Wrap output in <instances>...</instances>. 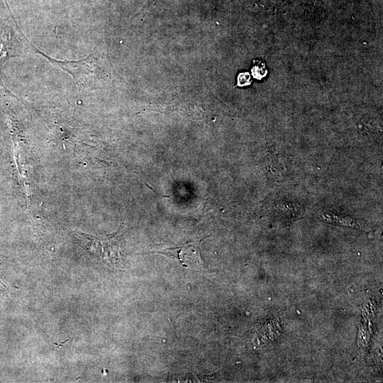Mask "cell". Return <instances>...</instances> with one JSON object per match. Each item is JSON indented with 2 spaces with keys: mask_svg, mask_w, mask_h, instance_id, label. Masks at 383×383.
Returning a JSON list of instances; mask_svg holds the SVG:
<instances>
[{
  "mask_svg": "<svg viewBox=\"0 0 383 383\" xmlns=\"http://www.w3.org/2000/svg\"><path fill=\"white\" fill-rule=\"evenodd\" d=\"M199 245L197 243H189L157 252L177 259L184 267L197 269L202 265Z\"/></svg>",
  "mask_w": 383,
  "mask_h": 383,
  "instance_id": "3",
  "label": "cell"
},
{
  "mask_svg": "<svg viewBox=\"0 0 383 383\" xmlns=\"http://www.w3.org/2000/svg\"><path fill=\"white\" fill-rule=\"evenodd\" d=\"M46 57L53 64L59 65L62 69L68 72L79 87H89L91 81L94 79V82L98 75L96 58L94 52L85 59L77 61H58Z\"/></svg>",
  "mask_w": 383,
  "mask_h": 383,
  "instance_id": "2",
  "label": "cell"
},
{
  "mask_svg": "<svg viewBox=\"0 0 383 383\" xmlns=\"http://www.w3.org/2000/svg\"><path fill=\"white\" fill-rule=\"evenodd\" d=\"M79 245L91 255L105 264L117 266L119 259L118 232L108 235H93L82 232H73Z\"/></svg>",
  "mask_w": 383,
  "mask_h": 383,
  "instance_id": "1",
  "label": "cell"
},
{
  "mask_svg": "<svg viewBox=\"0 0 383 383\" xmlns=\"http://www.w3.org/2000/svg\"><path fill=\"white\" fill-rule=\"evenodd\" d=\"M251 82L250 75L248 72H241L238 76V85L243 87L250 84Z\"/></svg>",
  "mask_w": 383,
  "mask_h": 383,
  "instance_id": "5",
  "label": "cell"
},
{
  "mask_svg": "<svg viewBox=\"0 0 383 383\" xmlns=\"http://www.w3.org/2000/svg\"><path fill=\"white\" fill-rule=\"evenodd\" d=\"M251 73L255 78L261 79L267 75V71L265 64L259 62L252 67Z\"/></svg>",
  "mask_w": 383,
  "mask_h": 383,
  "instance_id": "4",
  "label": "cell"
}]
</instances>
